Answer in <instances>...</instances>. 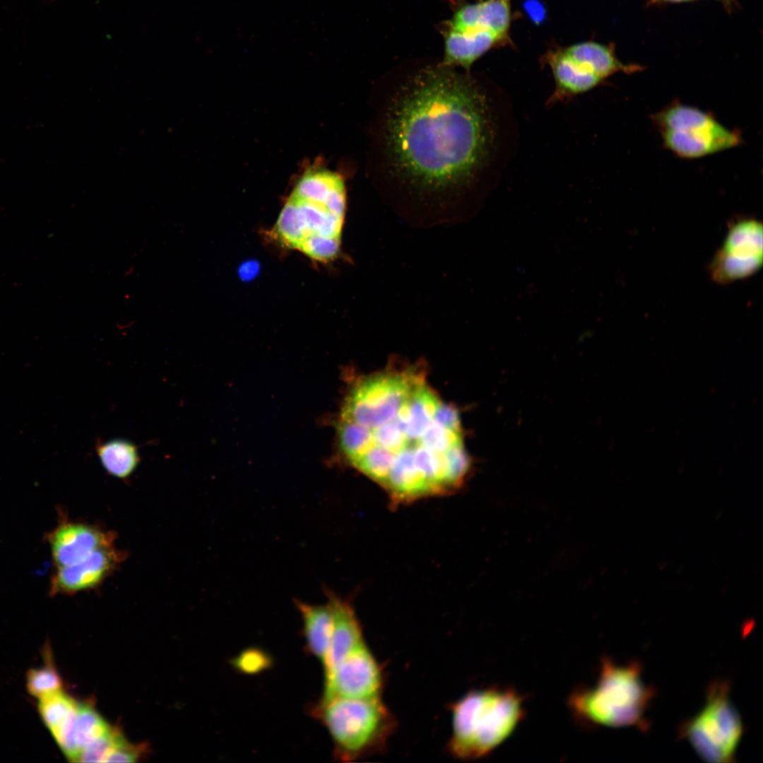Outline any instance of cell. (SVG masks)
<instances>
[{"label":"cell","instance_id":"obj_23","mask_svg":"<svg viewBox=\"0 0 763 763\" xmlns=\"http://www.w3.org/2000/svg\"><path fill=\"white\" fill-rule=\"evenodd\" d=\"M124 738L118 729L110 727L92 740L79 753L76 762H105L112 749Z\"/></svg>","mask_w":763,"mask_h":763},{"label":"cell","instance_id":"obj_18","mask_svg":"<svg viewBox=\"0 0 763 763\" xmlns=\"http://www.w3.org/2000/svg\"><path fill=\"white\" fill-rule=\"evenodd\" d=\"M562 52L581 68L603 80L618 72L632 73L638 66L622 63L610 47L596 42H583L562 49Z\"/></svg>","mask_w":763,"mask_h":763},{"label":"cell","instance_id":"obj_13","mask_svg":"<svg viewBox=\"0 0 763 763\" xmlns=\"http://www.w3.org/2000/svg\"><path fill=\"white\" fill-rule=\"evenodd\" d=\"M112 532L96 526L69 524L61 526L52 538L54 558L59 567L74 564L94 551L114 545Z\"/></svg>","mask_w":763,"mask_h":763},{"label":"cell","instance_id":"obj_8","mask_svg":"<svg viewBox=\"0 0 763 763\" xmlns=\"http://www.w3.org/2000/svg\"><path fill=\"white\" fill-rule=\"evenodd\" d=\"M666 147L684 158H698L738 146L740 136L698 108L675 104L654 115Z\"/></svg>","mask_w":763,"mask_h":763},{"label":"cell","instance_id":"obj_15","mask_svg":"<svg viewBox=\"0 0 763 763\" xmlns=\"http://www.w3.org/2000/svg\"><path fill=\"white\" fill-rule=\"evenodd\" d=\"M110 727L93 706L78 703L52 734L65 756L76 762L81 751Z\"/></svg>","mask_w":763,"mask_h":763},{"label":"cell","instance_id":"obj_22","mask_svg":"<svg viewBox=\"0 0 763 763\" xmlns=\"http://www.w3.org/2000/svg\"><path fill=\"white\" fill-rule=\"evenodd\" d=\"M77 702L62 691L40 699V715L47 728L53 732L76 707Z\"/></svg>","mask_w":763,"mask_h":763},{"label":"cell","instance_id":"obj_10","mask_svg":"<svg viewBox=\"0 0 763 763\" xmlns=\"http://www.w3.org/2000/svg\"><path fill=\"white\" fill-rule=\"evenodd\" d=\"M384 687L382 669L367 646H360L329 675L319 704L335 699L381 697Z\"/></svg>","mask_w":763,"mask_h":763},{"label":"cell","instance_id":"obj_19","mask_svg":"<svg viewBox=\"0 0 763 763\" xmlns=\"http://www.w3.org/2000/svg\"><path fill=\"white\" fill-rule=\"evenodd\" d=\"M302 621L308 650L323 663L329 647L332 631L331 610L326 603L312 605L295 601Z\"/></svg>","mask_w":763,"mask_h":763},{"label":"cell","instance_id":"obj_16","mask_svg":"<svg viewBox=\"0 0 763 763\" xmlns=\"http://www.w3.org/2000/svg\"><path fill=\"white\" fill-rule=\"evenodd\" d=\"M545 62L550 67L555 84L548 105L569 100L593 89L603 81L576 64L562 50L549 52L545 56Z\"/></svg>","mask_w":763,"mask_h":763},{"label":"cell","instance_id":"obj_3","mask_svg":"<svg viewBox=\"0 0 763 763\" xmlns=\"http://www.w3.org/2000/svg\"><path fill=\"white\" fill-rule=\"evenodd\" d=\"M345 205L342 177L326 169H309L289 194L272 234L284 247L312 260H333L340 250Z\"/></svg>","mask_w":763,"mask_h":763},{"label":"cell","instance_id":"obj_26","mask_svg":"<svg viewBox=\"0 0 763 763\" xmlns=\"http://www.w3.org/2000/svg\"><path fill=\"white\" fill-rule=\"evenodd\" d=\"M663 1H687V0H663Z\"/></svg>","mask_w":763,"mask_h":763},{"label":"cell","instance_id":"obj_24","mask_svg":"<svg viewBox=\"0 0 763 763\" xmlns=\"http://www.w3.org/2000/svg\"><path fill=\"white\" fill-rule=\"evenodd\" d=\"M271 658L266 651L254 647L243 650L232 660L233 667L246 674L264 671L271 667Z\"/></svg>","mask_w":763,"mask_h":763},{"label":"cell","instance_id":"obj_14","mask_svg":"<svg viewBox=\"0 0 763 763\" xmlns=\"http://www.w3.org/2000/svg\"><path fill=\"white\" fill-rule=\"evenodd\" d=\"M511 0H484L459 7L446 23V31H489L499 40L507 38L511 20Z\"/></svg>","mask_w":763,"mask_h":763},{"label":"cell","instance_id":"obj_9","mask_svg":"<svg viewBox=\"0 0 763 763\" xmlns=\"http://www.w3.org/2000/svg\"><path fill=\"white\" fill-rule=\"evenodd\" d=\"M762 223L752 218L736 220L709 265L710 277L721 284L750 277L762 266Z\"/></svg>","mask_w":763,"mask_h":763},{"label":"cell","instance_id":"obj_17","mask_svg":"<svg viewBox=\"0 0 763 763\" xmlns=\"http://www.w3.org/2000/svg\"><path fill=\"white\" fill-rule=\"evenodd\" d=\"M500 40L489 31L445 32L444 58L442 64L460 66L468 70L471 65Z\"/></svg>","mask_w":763,"mask_h":763},{"label":"cell","instance_id":"obj_6","mask_svg":"<svg viewBox=\"0 0 763 763\" xmlns=\"http://www.w3.org/2000/svg\"><path fill=\"white\" fill-rule=\"evenodd\" d=\"M316 713L328 729L337 756L352 761L383 751L396 726L381 697L335 699Z\"/></svg>","mask_w":763,"mask_h":763},{"label":"cell","instance_id":"obj_5","mask_svg":"<svg viewBox=\"0 0 763 763\" xmlns=\"http://www.w3.org/2000/svg\"><path fill=\"white\" fill-rule=\"evenodd\" d=\"M654 694L644 683L638 663L620 665L604 657L595 685L573 692L569 706L577 720L586 725L646 729L644 714Z\"/></svg>","mask_w":763,"mask_h":763},{"label":"cell","instance_id":"obj_11","mask_svg":"<svg viewBox=\"0 0 763 763\" xmlns=\"http://www.w3.org/2000/svg\"><path fill=\"white\" fill-rule=\"evenodd\" d=\"M324 593L333 622L329 647L323 662L326 676L365 641L362 626L350 603L328 588Z\"/></svg>","mask_w":763,"mask_h":763},{"label":"cell","instance_id":"obj_25","mask_svg":"<svg viewBox=\"0 0 763 763\" xmlns=\"http://www.w3.org/2000/svg\"><path fill=\"white\" fill-rule=\"evenodd\" d=\"M143 751L142 745H131L124 738L110 752L105 762H135Z\"/></svg>","mask_w":763,"mask_h":763},{"label":"cell","instance_id":"obj_21","mask_svg":"<svg viewBox=\"0 0 763 763\" xmlns=\"http://www.w3.org/2000/svg\"><path fill=\"white\" fill-rule=\"evenodd\" d=\"M46 663L40 668L30 669L26 675V687L30 694L39 699L62 691L63 682L46 649Z\"/></svg>","mask_w":763,"mask_h":763},{"label":"cell","instance_id":"obj_2","mask_svg":"<svg viewBox=\"0 0 763 763\" xmlns=\"http://www.w3.org/2000/svg\"><path fill=\"white\" fill-rule=\"evenodd\" d=\"M441 64L391 90L378 116L386 175L406 192L448 198L473 182L491 144L488 105L468 75Z\"/></svg>","mask_w":763,"mask_h":763},{"label":"cell","instance_id":"obj_4","mask_svg":"<svg viewBox=\"0 0 763 763\" xmlns=\"http://www.w3.org/2000/svg\"><path fill=\"white\" fill-rule=\"evenodd\" d=\"M524 697L509 687L470 691L454 702L448 750L463 760L486 756L505 740L524 717Z\"/></svg>","mask_w":763,"mask_h":763},{"label":"cell","instance_id":"obj_12","mask_svg":"<svg viewBox=\"0 0 763 763\" xmlns=\"http://www.w3.org/2000/svg\"><path fill=\"white\" fill-rule=\"evenodd\" d=\"M124 560L114 545L101 548L72 565L60 567L55 580L57 591L76 592L100 585Z\"/></svg>","mask_w":763,"mask_h":763},{"label":"cell","instance_id":"obj_20","mask_svg":"<svg viewBox=\"0 0 763 763\" xmlns=\"http://www.w3.org/2000/svg\"><path fill=\"white\" fill-rule=\"evenodd\" d=\"M97 453L107 472L119 478L129 477L140 458L136 446L124 439H112L97 446Z\"/></svg>","mask_w":763,"mask_h":763},{"label":"cell","instance_id":"obj_7","mask_svg":"<svg viewBox=\"0 0 763 763\" xmlns=\"http://www.w3.org/2000/svg\"><path fill=\"white\" fill-rule=\"evenodd\" d=\"M680 731L704 761L733 762L743 733V724L731 699L729 685L723 680L711 684L705 705L682 725Z\"/></svg>","mask_w":763,"mask_h":763},{"label":"cell","instance_id":"obj_1","mask_svg":"<svg viewBox=\"0 0 763 763\" xmlns=\"http://www.w3.org/2000/svg\"><path fill=\"white\" fill-rule=\"evenodd\" d=\"M338 434L348 462L394 504L453 492L469 475L459 414L418 367L390 368L357 382Z\"/></svg>","mask_w":763,"mask_h":763}]
</instances>
